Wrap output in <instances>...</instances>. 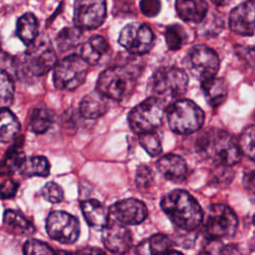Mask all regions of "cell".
Returning a JSON list of instances; mask_svg holds the SVG:
<instances>
[{"instance_id":"44dd1931","label":"cell","mask_w":255,"mask_h":255,"mask_svg":"<svg viewBox=\"0 0 255 255\" xmlns=\"http://www.w3.org/2000/svg\"><path fill=\"white\" fill-rule=\"evenodd\" d=\"M175 9L183 21L200 23L207 14L208 6L205 0H175Z\"/></svg>"},{"instance_id":"b9f144b4","label":"cell","mask_w":255,"mask_h":255,"mask_svg":"<svg viewBox=\"0 0 255 255\" xmlns=\"http://www.w3.org/2000/svg\"><path fill=\"white\" fill-rule=\"evenodd\" d=\"M0 51H1V38H0Z\"/></svg>"},{"instance_id":"30bf717a","label":"cell","mask_w":255,"mask_h":255,"mask_svg":"<svg viewBox=\"0 0 255 255\" xmlns=\"http://www.w3.org/2000/svg\"><path fill=\"white\" fill-rule=\"evenodd\" d=\"M185 64L190 74L201 82L215 77L220 61L213 49L205 45H197L187 53Z\"/></svg>"},{"instance_id":"603a6c76","label":"cell","mask_w":255,"mask_h":255,"mask_svg":"<svg viewBox=\"0 0 255 255\" xmlns=\"http://www.w3.org/2000/svg\"><path fill=\"white\" fill-rule=\"evenodd\" d=\"M3 225L8 232L18 236H29L35 232L34 225L18 210H6L3 215Z\"/></svg>"},{"instance_id":"ba28073f","label":"cell","mask_w":255,"mask_h":255,"mask_svg":"<svg viewBox=\"0 0 255 255\" xmlns=\"http://www.w3.org/2000/svg\"><path fill=\"white\" fill-rule=\"evenodd\" d=\"M54 85L59 90L72 91L80 87L88 75V63L80 55H70L54 65Z\"/></svg>"},{"instance_id":"8992f818","label":"cell","mask_w":255,"mask_h":255,"mask_svg":"<svg viewBox=\"0 0 255 255\" xmlns=\"http://www.w3.org/2000/svg\"><path fill=\"white\" fill-rule=\"evenodd\" d=\"M201 224L207 239L220 241L235 234L238 227V218L230 207L216 203L211 204L206 212H203Z\"/></svg>"},{"instance_id":"ab89813d","label":"cell","mask_w":255,"mask_h":255,"mask_svg":"<svg viewBox=\"0 0 255 255\" xmlns=\"http://www.w3.org/2000/svg\"><path fill=\"white\" fill-rule=\"evenodd\" d=\"M243 182H244L245 188L248 191L253 192V189H254V171L253 170H250L249 173L244 175Z\"/></svg>"},{"instance_id":"52a82bcc","label":"cell","mask_w":255,"mask_h":255,"mask_svg":"<svg viewBox=\"0 0 255 255\" xmlns=\"http://www.w3.org/2000/svg\"><path fill=\"white\" fill-rule=\"evenodd\" d=\"M164 112L165 104L150 96L129 112L128 125L131 130L137 134L156 130L162 125Z\"/></svg>"},{"instance_id":"3957f363","label":"cell","mask_w":255,"mask_h":255,"mask_svg":"<svg viewBox=\"0 0 255 255\" xmlns=\"http://www.w3.org/2000/svg\"><path fill=\"white\" fill-rule=\"evenodd\" d=\"M140 68L135 64H117L107 68L99 77L97 91L107 99L124 101L133 91Z\"/></svg>"},{"instance_id":"f1b7e54d","label":"cell","mask_w":255,"mask_h":255,"mask_svg":"<svg viewBox=\"0 0 255 255\" xmlns=\"http://www.w3.org/2000/svg\"><path fill=\"white\" fill-rule=\"evenodd\" d=\"M82 38V31L78 27L63 28L56 37V44L58 48L63 51H68L75 48Z\"/></svg>"},{"instance_id":"5bb4252c","label":"cell","mask_w":255,"mask_h":255,"mask_svg":"<svg viewBox=\"0 0 255 255\" xmlns=\"http://www.w3.org/2000/svg\"><path fill=\"white\" fill-rule=\"evenodd\" d=\"M102 241L107 250L116 254H124L132 247L130 230L117 220H109L102 228Z\"/></svg>"},{"instance_id":"7402d4cb","label":"cell","mask_w":255,"mask_h":255,"mask_svg":"<svg viewBox=\"0 0 255 255\" xmlns=\"http://www.w3.org/2000/svg\"><path fill=\"white\" fill-rule=\"evenodd\" d=\"M201 90L205 100L213 108L221 106L228 96V85L223 78L212 77L201 81Z\"/></svg>"},{"instance_id":"4316f807","label":"cell","mask_w":255,"mask_h":255,"mask_svg":"<svg viewBox=\"0 0 255 255\" xmlns=\"http://www.w3.org/2000/svg\"><path fill=\"white\" fill-rule=\"evenodd\" d=\"M38 20L32 13L23 14L17 21L16 33L25 45H30L38 36Z\"/></svg>"},{"instance_id":"d6986e66","label":"cell","mask_w":255,"mask_h":255,"mask_svg":"<svg viewBox=\"0 0 255 255\" xmlns=\"http://www.w3.org/2000/svg\"><path fill=\"white\" fill-rule=\"evenodd\" d=\"M81 210L87 223L95 229H102L110 220L109 209L97 199L82 201Z\"/></svg>"},{"instance_id":"484cf974","label":"cell","mask_w":255,"mask_h":255,"mask_svg":"<svg viewBox=\"0 0 255 255\" xmlns=\"http://www.w3.org/2000/svg\"><path fill=\"white\" fill-rule=\"evenodd\" d=\"M55 121L54 113L47 107L35 108L29 117V129L36 133L42 134L51 128Z\"/></svg>"},{"instance_id":"d6a6232c","label":"cell","mask_w":255,"mask_h":255,"mask_svg":"<svg viewBox=\"0 0 255 255\" xmlns=\"http://www.w3.org/2000/svg\"><path fill=\"white\" fill-rule=\"evenodd\" d=\"M254 126L250 125L243 129L239 135V138L237 139L241 154L246 155L250 158V160H254Z\"/></svg>"},{"instance_id":"74e56055","label":"cell","mask_w":255,"mask_h":255,"mask_svg":"<svg viewBox=\"0 0 255 255\" xmlns=\"http://www.w3.org/2000/svg\"><path fill=\"white\" fill-rule=\"evenodd\" d=\"M161 5L159 0H140L139 9L146 17H155L160 11Z\"/></svg>"},{"instance_id":"4dcf8cb0","label":"cell","mask_w":255,"mask_h":255,"mask_svg":"<svg viewBox=\"0 0 255 255\" xmlns=\"http://www.w3.org/2000/svg\"><path fill=\"white\" fill-rule=\"evenodd\" d=\"M24 159L25 155L21 149L15 146L10 148L0 165V173L9 174L15 172L17 169H20Z\"/></svg>"},{"instance_id":"f546056e","label":"cell","mask_w":255,"mask_h":255,"mask_svg":"<svg viewBox=\"0 0 255 255\" xmlns=\"http://www.w3.org/2000/svg\"><path fill=\"white\" fill-rule=\"evenodd\" d=\"M164 38L167 48L171 51H177L185 44L187 35L182 26L173 24L166 28Z\"/></svg>"},{"instance_id":"d590c367","label":"cell","mask_w":255,"mask_h":255,"mask_svg":"<svg viewBox=\"0 0 255 255\" xmlns=\"http://www.w3.org/2000/svg\"><path fill=\"white\" fill-rule=\"evenodd\" d=\"M41 195L51 203H59L64 199V190L58 183L50 181L41 188Z\"/></svg>"},{"instance_id":"60d3db41","label":"cell","mask_w":255,"mask_h":255,"mask_svg":"<svg viewBox=\"0 0 255 255\" xmlns=\"http://www.w3.org/2000/svg\"><path fill=\"white\" fill-rule=\"evenodd\" d=\"M229 0H211V2L216 6H223L228 3Z\"/></svg>"},{"instance_id":"6da1fadb","label":"cell","mask_w":255,"mask_h":255,"mask_svg":"<svg viewBox=\"0 0 255 255\" xmlns=\"http://www.w3.org/2000/svg\"><path fill=\"white\" fill-rule=\"evenodd\" d=\"M195 149L202 158L216 165L232 166L241 157L237 139L228 131L216 128L199 134L195 141Z\"/></svg>"},{"instance_id":"277c9868","label":"cell","mask_w":255,"mask_h":255,"mask_svg":"<svg viewBox=\"0 0 255 255\" xmlns=\"http://www.w3.org/2000/svg\"><path fill=\"white\" fill-rule=\"evenodd\" d=\"M187 87V74L183 70L172 66L158 68L148 83L150 96L159 99L164 104H170L182 98Z\"/></svg>"},{"instance_id":"8d00e7d4","label":"cell","mask_w":255,"mask_h":255,"mask_svg":"<svg viewBox=\"0 0 255 255\" xmlns=\"http://www.w3.org/2000/svg\"><path fill=\"white\" fill-rule=\"evenodd\" d=\"M23 252L26 255H33V254H54L55 251L45 242L30 239L27 240L23 246Z\"/></svg>"},{"instance_id":"2e32d148","label":"cell","mask_w":255,"mask_h":255,"mask_svg":"<svg viewBox=\"0 0 255 255\" xmlns=\"http://www.w3.org/2000/svg\"><path fill=\"white\" fill-rule=\"evenodd\" d=\"M254 6L253 0H247L231 10L229 15V27L235 34L241 36H253Z\"/></svg>"},{"instance_id":"836d02e7","label":"cell","mask_w":255,"mask_h":255,"mask_svg":"<svg viewBox=\"0 0 255 255\" xmlns=\"http://www.w3.org/2000/svg\"><path fill=\"white\" fill-rule=\"evenodd\" d=\"M139 144L151 156H157L162 151L161 141L155 130L140 133Z\"/></svg>"},{"instance_id":"83f0119b","label":"cell","mask_w":255,"mask_h":255,"mask_svg":"<svg viewBox=\"0 0 255 255\" xmlns=\"http://www.w3.org/2000/svg\"><path fill=\"white\" fill-rule=\"evenodd\" d=\"M20 171L23 175L31 176H41L46 177L50 173V163L45 156L34 155L28 158H25Z\"/></svg>"},{"instance_id":"e575fe53","label":"cell","mask_w":255,"mask_h":255,"mask_svg":"<svg viewBox=\"0 0 255 255\" xmlns=\"http://www.w3.org/2000/svg\"><path fill=\"white\" fill-rule=\"evenodd\" d=\"M135 186L140 190H147L154 183V176L152 170L145 164H141L137 167L134 177Z\"/></svg>"},{"instance_id":"7a4b0ae2","label":"cell","mask_w":255,"mask_h":255,"mask_svg":"<svg viewBox=\"0 0 255 255\" xmlns=\"http://www.w3.org/2000/svg\"><path fill=\"white\" fill-rule=\"evenodd\" d=\"M160 206L178 229L195 231L201 225L203 210L197 200L185 190L170 191L163 196Z\"/></svg>"},{"instance_id":"f35d334b","label":"cell","mask_w":255,"mask_h":255,"mask_svg":"<svg viewBox=\"0 0 255 255\" xmlns=\"http://www.w3.org/2000/svg\"><path fill=\"white\" fill-rule=\"evenodd\" d=\"M18 186H19L18 183L12 179L4 180L0 184V196L5 199L15 196Z\"/></svg>"},{"instance_id":"1f68e13d","label":"cell","mask_w":255,"mask_h":255,"mask_svg":"<svg viewBox=\"0 0 255 255\" xmlns=\"http://www.w3.org/2000/svg\"><path fill=\"white\" fill-rule=\"evenodd\" d=\"M14 98V82L6 71H0V108H8Z\"/></svg>"},{"instance_id":"9a60e30c","label":"cell","mask_w":255,"mask_h":255,"mask_svg":"<svg viewBox=\"0 0 255 255\" xmlns=\"http://www.w3.org/2000/svg\"><path fill=\"white\" fill-rule=\"evenodd\" d=\"M115 220L126 225H136L143 222L148 214L145 204L136 198H127L114 203L109 208Z\"/></svg>"},{"instance_id":"d4e9b609","label":"cell","mask_w":255,"mask_h":255,"mask_svg":"<svg viewBox=\"0 0 255 255\" xmlns=\"http://www.w3.org/2000/svg\"><path fill=\"white\" fill-rule=\"evenodd\" d=\"M21 129L16 116L8 108H0V142H12Z\"/></svg>"},{"instance_id":"4fadbf2b","label":"cell","mask_w":255,"mask_h":255,"mask_svg":"<svg viewBox=\"0 0 255 255\" xmlns=\"http://www.w3.org/2000/svg\"><path fill=\"white\" fill-rule=\"evenodd\" d=\"M106 16V0H75L74 2V23L81 30L99 28L105 22Z\"/></svg>"},{"instance_id":"e0dca14e","label":"cell","mask_w":255,"mask_h":255,"mask_svg":"<svg viewBox=\"0 0 255 255\" xmlns=\"http://www.w3.org/2000/svg\"><path fill=\"white\" fill-rule=\"evenodd\" d=\"M155 165L164 178L173 182H180L185 179L188 171L185 160L175 153H167L161 156Z\"/></svg>"},{"instance_id":"ffe728a7","label":"cell","mask_w":255,"mask_h":255,"mask_svg":"<svg viewBox=\"0 0 255 255\" xmlns=\"http://www.w3.org/2000/svg\"><path fill=\"white\" fill-rule=\"evenodd\" d=\"M108 99L97 90L86 95L80 102V115L88 120H96L102 117L108 110Z\"/></svg>"},{"instance_id":"7c38bea8","label":"cell","mask_w":255,"mask_h":255,"mask_svg":"<svg viewBox=\"0 0 255 255\" xmlns=\"http://www.w3.org/2000/svg\"><path fill=\"white\" fill-rule=\"evenodd\" d=\"M48 235L59 243L73 244L80 235V223L77 217L65 211H53L46 220Z\"/></svg>"},{"instance_id":"ac0fdd59","label":"cell","mask_w":255,"mask_h":255,"mask_svg":"<svg viewBox=\"0 0 255 255\" xmlns=\"http://www.w3.org/2000/svg\"><path fill=\"white\" fill-rule=\"evenodd\" d=\"M109 52L110 45L108 41L100 35L92 36L80 48V56L88 65H99Z\"/></svg>"},{"instance_id":"9c48e42d","label":"cell","mask_w":255,"mask_h":255,"mask_svg":"<svg viewBox=\"0 0 255 255\" xmlns=\"http://www.w3.org/2000/svg\"><path fill=\"white\" fill-rule=\"evenodd\" d=\"M23 56L22 68L32 77H41L47 74L56 64V53L48 40H37L30 45Z\"/></svg>"},{"instance_id":"8fae6325","label":"cell","mask_w":255,"mask_h":255,"mask_svg":"<svg viewBox=\"0 0 255 255\" xmlns=\"http://www.w3.org/2000/svg\"><path fill=\"white\" fill-rule=\"evenodd\" d=\"M154 39V34L147 25L133 22L122 29L119 43L129 54L139 56L148 53L152 49Z\"/></svg>"},{"instance_id":"5b68a950","label":"cell","mask_w":255,"mask_h":255,"mask_svg":"<svg viewBox=\"0 0 255 255\" xmlns=\"http://www.w3.org/2000/svg\"><path fill=\"white\" fill-rule=\"evenodd\" d=\"M164 113L170 129L178 134H191L204 124L203 111L188 99L180 98L171 102Z\"/></svg>"},{"instance_id":"cb8c5ba5","label":"cell","mask_w":255,"mask_h":255,"mask_svg":"<svg viewBox=\"0 0 255 255\" xmlns=\"http://www.w3.org/2000/svg\"><path fill=\"white\" fill-rule=\"evenodd\" d=\"M172 240L165 234L157 233L150 236L147 241L141 242L136 247L137 253H149V254H171V253H180L173 249Z\"/></svg>"}]
</instances>
